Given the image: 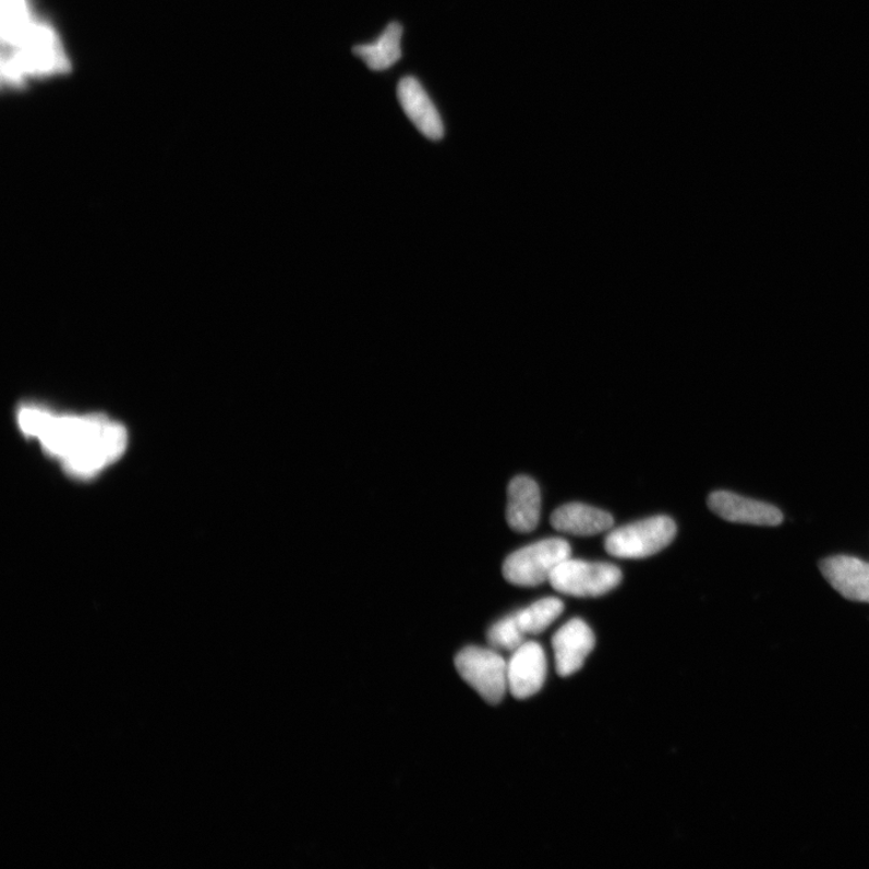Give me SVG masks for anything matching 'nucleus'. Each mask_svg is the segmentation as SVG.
<instances>
[{"instance_id":"nucleus-1","label":"nucleus","mask_w":869,"mask_h":869,"mask_svg":"<svg viewBox=\"0 0 869 869\" xmlns=\"http://www.w3.org/2000/svg\"><path fill=\"white\" fill-rule=\"evenodd\" d=\"M21 431L37 437L48 455L77 479L93 478L114 462L128 446L126 429L106 415H59L38 406H22Z\"/></svg>"},{"instance_id":"nucleus-2","label":"nucleus","mask_w":869,"mask_h":869,"mask_svg":"<svg viewBox=\"0 0 869 869\" xmlns=\"http://www.w3.org/2000/svg\"><path fill=\"white\" fill-rule=\"evenodd\" d=\"M67 70L65 58L48 26L29 22L14 50L3 53V76L19 85L25 73L48 74Z\"/></svg>"},{"instance_id":"nucleus-3","label":"nucleus","mask_w":869,"mask_h":869,"mask_svg":"<svg viewBox=\"0 0 869 869\" xmlns=\"http://www.w3.org/2000/svg\"><path fill=\"white\" fill-rule=\"evenodd\" d=\"M571 557L566 540L552 538L538 541L506 558L503 574L507 581L519 587H536L550 581L551 575Z\"/></svg>"},{"instance_id":"nucleus-4","label":"nucleus","mask_w":869,"mask_h":869,"mask_svg":"<svg viewBox=\"0 0 869 869\" xmlns=\"http://www.w3.org/2000/svg\"><path fill=\"white\" fill-rule=\"evenodd\" d=\"M675 535L671 517L654 516L613 530L605 539V550L616 558H647L671 545Z\"/></svg>"},{"instance_id":"nucleus-5","label":"nucleus","mask_w":869,"mask_h":869,"mask_svg":"<svg viewBox=\"0 0 869 869\" xmlns=\"http://www.w3.org/2000/svg\"><path fill=\"white\" fill-rule=\"evenodd\" d=\"M456 667L462 680L490 704H499L509 691L507 662L494 649L467 648L459 652Z\"/></svg>"},{"instance_id":"nucleus-6","label":"nucleus","mask_w":869,"mask_h":869,"mask_svg":"<svg viewBox=\"0 0 869 869\" xmlns=\"http://www.w3.org/2000/svg\"><path fill=\"white\" fill-rule=\"evenodd\" d=\"M623 580V572L614 564L589 563L568 558L552 572L550 583L557 592L591 598L604 595Z\"/></svg>"},{"instance_id":"nucleus-7","label":"nucleus","mask_w":869,"mask_h":869,"mask_svg":"<svg viewBox=\"0 0 869 869\" xmlns=\"http://www.w3.org/2000/svg\"><path fill=\"white\" fill-rule=\"evenodd\" d=\"M547 676L546 653L535 641H526L507 662V684L517 699H527L543 688Z\"/></svg>"},{"instance_id":"nucleus-8","label":"nucleus","mask_w":869,"mask_h":869,"mask_svg":"<svg viewBox=\"0 0 869 869\" xmlns=\"http://www.w3.org/2000/svg\"><path fill=\"white\" fill-rule=\"evenodd\" d=\"M708 506L715 515L732 523L775 527L784 519L782 511L773 505L726 491L711 493Z\"/></svg>"},{"instance_id":"nucleus-9","label":"nucleus","mask_w":869,"mask_h":869,"mask_svg":"<svg viewBox=\"0 0 869 869\" xmlns=\"http://www.w3.org/2000/svg\"><path fill=\"white\" fill-rule=\"evenodd\" d=\"M556 671L567 677L578 673L595 647V637L581 618H574L562 626L552 639Z\"/></svg>"},{"instance_id":"nucleus-10","label":"nucleus","mask_w":869,"mask_h":869,"mask_svg":"<svg viewBox=\"0 0 869 869\" xmlns=\"http://www.w3.org/2000/svg\"><path fill=\"white\" fill-rule=\"evenodd\" d=\"M820 570L846 600L869 603V563L850 556H834L823 559Z\"/></svg>"},{"instance_id":"nucleus-11","label":"nucleus","mask_w":869,"mask_h":869,"mask_svg":"<svg viewBox=\"0 0 869 869\" xmlns=\"http://www.w3.org/2000/svg\"><path fill=\"white\" fill-rule=\"evenodd\" d=\"M398 97L406 116L426 138L439 141L444 137L442 117L415 77L402 79L398 86Z\"/></svg>"},{"instance_id":"nucleus-12","label":"nucleus","mask_w":869,"mask_h":869,"mask_svg":"<svg viewBox=\"0 0 869 869\" xmlns=\"http://www.w3.org/2000/svg\"><path fill=\"white\" fill-rule=\"evenodd\" d=\"M541 494L538 483L527 476H517L507 490L506 519L517 533H530L540 521Z\"/></svg>"},{"instance_id":"nucleus-13","label":"nucleus","mask_w":869,"mask_h":869,"mask_svg":"<svg viewBox=\"0 0 869 869\" xmlns=\"http://www.w3.org/2000/svg\"><path fill=\"white\" fill-rule=\"evenodd\" d=\"M551 523L562 533L592 536L611 530L614 517L596 507L572 503L558 507L551 516Z\"/></svg>"},{"instance_id":"nucleus-14","label":"nucleus","mask_w":869,"mask_h":869,"mask_svg":"<svg viewBox=\"0 0 869 869\" xmlns=\"http://www.w3.org/2000/svg\"><path fill=\"white\" fill-rule=\"evenodd\" d=\"M401 37L402 26L399 22H391L377 41L358 45L353 52L369 65L370 70L386 71L401 59Z\"/></svg>"},{"instance_id":"nucleus-15","label":"nucleus","mask_w":869,"mask_h":869,"mask_svg":"<svg viewBox=\"0 0 869 869\" xmlns=\"http://www.w3.org/2000/svg\"><path fill=\"white\" fill-rule=\"evenodd\" d=\"M564 604L558 598H544L532 605L515 613L519 627L524 635L543 633L563 614Z\"/></svg>"},{"instance_id":"nucleus-16","label":"nucleus","mask_w":869,"mask_h":869,"mask_svg":"<svg viewBox=\"0 0 869 869\" xmlns=\"http://www.w3.org/2000/svg\"><path fill=\"white\" fill-rule=\"evenodd\" d=\"M2 36L9 48H14L29 25L25 0H2Z\"/></svg>"},{"instance_id":"nucleus-17","label":"nucleus","mask_w":869,"mask_h":869,"mask_svg":"<svg viewBox=\"0 0 869 869\" xmlns=\"http://www.w3.org/2000/svg\"><path fill=\"white\" fill-rule=\"evenodd\" d=\"M488 641L494 650H503L514 652L526 642V635L517 623L516 615L507 616L495 625L488 631Z\"/></svg>"}]
</instances>
